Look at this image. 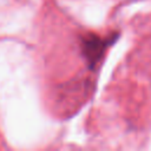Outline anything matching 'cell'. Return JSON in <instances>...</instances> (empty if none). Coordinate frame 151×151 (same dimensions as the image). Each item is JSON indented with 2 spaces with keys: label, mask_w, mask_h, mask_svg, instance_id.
I'll return each mask as SVG.
<instances>
[{
  "label": "cell",
  "mask_w": 151,
  "mask_h": 151,
  "mask_svg": "<svg viewBox=\"0 0 151 151\" xmlns=\"http://www.w3.org/2000/svg\"><path fill=\"white\" fill-rule=\"evenodd\" d=\"M83 51L85 57L87 58V60L90 61V64H94L101 55L105 44L101 39H99V37L94 35V34H90L83 38Z\"/></svg>",
  "instance_id": "obj_1"
}]
</instances>
